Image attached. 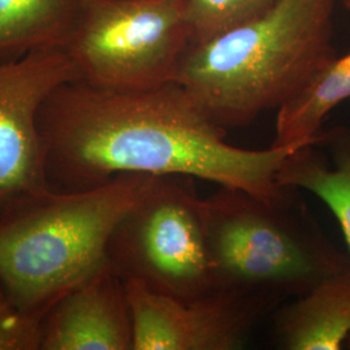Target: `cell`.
<instances>
[{"label": "cell", "instance_id": "cell-13", "mask_svg": "<svg viewBox=\"0 0 350 350\" xmlns=\"http://www.w3.org/2000/svg\"><path fill=\"white\" fill-rule=\"evenodd\" d=\"M350 99V52L334 57L300 91L286 101L276 117L273 148H301L318 142L325 116Z\"/></svg>", "mask_w": 350, "mask_h": 350}, {"label": "cell", "instance_id": "cell-12", "mask_svg": "<svg viewBox=\"0 0 350 350\" xmlns=\"http://www.w3.org/2000/svg\"><path fill=\"white\" fill-rule=\"evenodd\" d=\"M85 0H0V64L65 49Z\"/></svg>", "mask_w": 350, "mask_h": 350}, {"label": "cell", "instance_id": "cell-14", "mask_svg": "<svg viewBox=\"0 0 350 350\" xmlns=\"http://www.w3.org/2000/svg\"><path fill=\"white\" fill-rule=\"evenodd\" d=\"M278 0H186L189 43L218 36L269 11Z\"/></svg>", "mask_w": 350, "mask_h": 350}, {"label": "cell", "instance_id": "cell-3", "mask_svg": "<svg viewBox=\"0 0 350 350\" xmlns=\"http://www.w3.org/2000/svg\"><path fill=\"white\" fill-rule=\"evenodd\" d=\"M154 175L120 174L98 187L56 191L0 218V283L43 318L68 291L109 266L113 228Z\"/></svg>", "mask_w": 350, "mask_h": 350}, {"label": "cell", "instance_id": "cell-9", "mask_svg": "<svg viewBox=\"0 0 350 350\" xmlns=\"http://www.w3.org/2000/svg\"><path fill=\"white\" fill-rule=\"evenodd\" d=\"M40 350H133L125 282L111 265L68 291L43 315Z\"/></svg>", "mask_w": 350, "mask_h": 350}, {"label": "cell", "instance_id": "cell-7", "mask_svg": "<svg viewBox=\"0 0 350 350\" xmlns=\"http://www.w3.org/2000/svg\"><path fill=\"white\" fill-rule=\"evenodd\" d=\"M78 79L64 49L0 64V218L52 189L39 111L56 88Z\"/></svg>", "mask_w": 350, "mask_h": 350}, {"label": "cell", "instance_id": "cell-16", "mask_svg": "<svg viewBox=\"0 0 350 350\" xmlns=\"http://www.w3.org/2000/svg\"><path fill=\"white\" fill-rule=\"evenodd\" d=\"M344 3H345V5L350 8V0H344Z\"/></svg>", "mask_w": 350, "mask_h": 350}, {"label": "cell", "instance_id": "cell-2", "mask_svg": "<svg viewBox=\"0 0 350 350\" xmlns=\"http://www.w3.org/2000/svg\"><path fill=\"white\" fill-rule=\"evenodd\" d=\"M334 0H278L261 16L189 43L175 82L224 129L279 109L325 64Z\"/></svg>", "mask_w": 350, "mask_h": 350}, {"label": "cell", "instance_id": "cell-4", "mask_svg": "<svg viewBox=\"0 0 350 350\" xmlns=\"http://www.w3.org/2000/svg\"><path fill=\"white\" fill-rule=\"evenodd\" d=\"M200 211L218 291L280 305L350 271V257L325 237L299 188L263 196L219 186Z\"/></svg>", "mask_w": 350, "mask_h": 350}, {"label": "cell", "instance_id": "cell-15", "mask_svg": "<svg viewBox=\"0 0 350 350\" xmlns=\"http://www.w3.org/2000/svg\"><path fill=\"white\" fill-rule=\"evenodd\" d=\"M40 322L20 309L0 283V350L40 349Z\"/></svg>", "mask_w": 350, "mask_h": 350}, {"label": "cell", "instance_id": "cell-5", "mask_svg": "<svg viewBox=\"0 0 350 350\" xmlns=\"http://www.w3.org/2000/svg\"><path fill=\"white\" fill-rule=\"evenodd\" d=\"M195 178L153 176L113 228L108 261L122 280H137L179 300L218 291Z\"/></svg>", "mask_w": 350, "mask_h": 350}, {"label": "cell", "instance_id": "cell-10", "mask_svg": "<svg viewBox=\"0 0 350 350\" xmlns=\"http://www.w3.org/2000/svg\"><path fill=\"white\" fill-rule=\"evenodd\" d=\"M273 334L279 349H341L350 338V271L293 297L275 314Z\"/></svg>", "mask_w": 350, "mask_h": 350}, {"label": "cell", "instance_id": "cell-8", "mask_svg": "<svg viewBox=\"0 0 350 350\" xmlns=\"http://www.w3.org/2000/svg\"><path fill=\"white\" fill-rule=\"evenodd\" d=\"M133 321V350H237L252 329L279 305L274 301L217 291L185 301L124 280Z\"/></svg>", "mask_w": 350, "mask_h": 350}, {"label": "cell", "instance_id": "cell-11", "mask_svg": "<svg viewBox=\"0 0 350 350\" xmlns=\"http://www.w3.org/2000/svg\"><path fill=\"white\" fill-rule=\"evenodd\" d=\"M276 180L280 186L306 189L323 201L336 217L350 253L349 129L321 131L317 143L293 150ZM347 345L350 349V338Z\"/></svg>", "mask_w": 350, "mask_h": 350}, {"label": "cell", "instance_id": "cell-1", "mask_svg": "<svg viewBox=\"0 0 350 350\" xmlns=\"http://www.w3.org/2000/svg\"><path fill=\"white\" fill-rule=\"evenodd\" d=\"M38 122L56 191L98 187L120 174L187 175L270 196L282 188V163L299 150L226 143V129L176 82L109 90L70 81L44 101Z\"/></svg>", "mask_w": 350, "mask_h": 350}, {"label": "cell", "instance_id": "cell-6", "mask_svg": "<svg viewBox=\"0 0 350 350\" xmlns=\"http://www.w3.org/2000/svg\"><path fill=\"white\" fill-rule=\"evenodd\" d=\"M188 44L186 0H85L64 50L79 81L148 90L175 82Z\"/></svg>", "mask_w": 350, "mask_h": 350}]
</instances>
